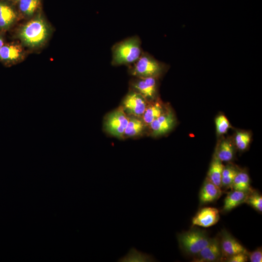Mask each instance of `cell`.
Segmentation results:
<instances>
[{
	"mask_svg": "<svg viewBox=\"0 0 262 262\" xmlns=\"http://www.w3.org/2000/svg\"><path fill=\"white\" fill-rule=\"evenodd\" d=\"M174 115L170 110L164 112L150 124L154 136L164 134L169 131L175 124Z\"/></svg>",
	"mask_w": 262,
	"mask_h": 262,
	"instance_id": "8fae6325",
	"label": "cell"
},
{
	"mask_svg": "<svg viewBox=\"0 0 262 262\" xmlns=\"http://www.w3.org/2000/svg\"><path fill=\"white\" fill-rule=\"evenodd\" d=\"M147 100L141 95L131 90L123 100V109L128 114L135 116L142 115L147 105Z\"/></svg>",
	"mask_w": 262,
	"mask_h": 262,
	"instance_id": "52a82bcc",
	"label": "cell"
},
{
	"mask_svg": "<svg viewBox=\"0 0 262 262\" xmlns=\"http://www.w3.org/2000/svg\"><path fill=\"white\" fill-rule=\"evenodd\" d=\"M247 252L235 254L227 258L225 260L228 262H246L248 260Z\"/></svg>",
	"mask_w": 262,
	"mask_h": 262,
	"instance_id": "4316f807",
	"label": "cell"
},
{
	"mask_svg": "<svg viewBox=\"0 0 262 262\" xmlns=\"http://www.w3.org/2000/svg\"><path fill=\"white\" fill-rule=\"evenodd\" d=\"M245 203L252 207L260 213L262 212V196L255 190H251L247 195Z\"/></svg>",
	"mask_w": 262,
	"mask_h": 262,
	"instance_id": "603a6c76",
	"label": "cell"
},
{
	"mask_svg": "<svg viewBox=\"0 0 262 262\" xmlns=\"http://www.w3.org/2000/svg\"><path fill=\"white\" fill-rule=\"evenodd\" d=\"M21 52V48L17 45L2 46L0 49V58L4 60H16Z\"/></svg>",
	"mask_w": 262,
	"mask_h": 262,
	"instance_id": "7402d4cb",
	"label": "cell"
},
{
	"mask_svg": "<svg viewBox=\"0 0 262 262\" xmlns=\"http://www.w3.org/2000/svg\"><path fill=\"white\" fill-rule=\"evenodd\" d=\"M131 90L141 95L147 100L154 98L157 90V78L135 77L130 83Z\"/></svg>",
	"mask_w": 262,
	"mask_h": 262,
	"instance_id": "8992f818",
	"label": "cell"
},
{
	"mask_svg": "<svg viewBox=\"0 0 262 262\" xmlns=\"http://www.w3.org/2000/svg\"><path fill=\"white\" fill-rule=\"evenodd\" d=\"M224 165L215 155L211 162L207 178L221 188L222 174Z\"/></svg>",
	"mask_w": 262,
	"mask_h": 262,
	"instance_id": "9a60e30c",
	"label": "cell"
},
{
	"mask_svg": "<svg viewBox=\"0 0 262 262\" xmlns=\"http://www.w3.org/2000/svg\"><path fill=\"white\" fill-rule=\"evenodd\" d=\"M153 256L149 254L137 250L135 247H131L124 256L120 258L117 262H154Z\"/></svg>",
	"mask_w": 262,
	"mask_h": 262,
	"instance_id": "5bb4252c",
	"label": "cell"
},
{
	"mask_svg": "<svg viewBox=\"0 0 262 262\" xmlns=\"http://www.w3.org/2000/svg\"><path fill=\"white\" fill-rule=\"evenodd\" d=\"M234 148L228 140H223L219 144L215 156L221 162L230 161L234 156Z\"/></svg>",
	"mask_w": 262,
	"mask_h": 262,
	"instance_id": "2e32d148",
	"label": "cell"
},
{
	"mask_svg": "<svg viewBox=\"0 0 262 262\" xmlns=\"http://www.w3.org/2000/svg\"><path fill=\"white\" fill-rule=\"evenodd\" d=\"M144 128L142 120L135 117L129 118L127 126L125 130L124 136L132 137L140 134Z\"/></svg>",
	"mask_w": 262,
	"mask_h": 262,
	"instance_id": "d6986e66",
	"label": "cell"
},
{
	"mask_svg": "<svg viewBox=\"0 0 262 262\" xmlns=\"http://www.w3.org/2000/svg\"><path fill=\"white\" fill-rule=\"evenodd\" d=\"M164 112L161 104L157 101L147 106L143 115L144 122L148 125Z\"/></svg>",
	"mask_w": 262,
	"mask_h": 262,
	"instance_id": "ac0fdd59",
	"label": "cell"
},
{
	"mask_svg": "<svg viewBox=\"0 0 262 262\" xmlns=\"http://www.w3.org/2000/svg\"><path fill=\"white\" fill-rule=\"evenodd\" d=\"M215 125L217 133L222 135L227 132L229 128V123L224 115H220L215 119Z\"/></svg>",
	"mask_w": 262,
	"mask_h": 262,
	"instance_id": "484cf974",
	"label": "cell"
},
{
	"mask_svg": "<svg viewBox=\"0 0 262 262\" xmlns=\"http://www.w3.org/2000/svg\"><path fill=\"white\" fill-rule=\"evenodd\" d=\"M239 170L232 165L224 166L221 179V189L231 188L233 180Z\"/></svg>",
	"mask_w": 262,
	"mask_h": 262,
	"instance_id": "ffe728a7",
	"label": "cell"
},
{
	"mask_svg": "<svg viewBox=\"0 0 262 262\" xmlns=\"http://www.w3.org/2000/svg\"><path fill=\"white\" fill-rule=\"evenodd\" d=\"M177 238L181 251L193 257L203 249L211 239L205 230L197 228L178 233Z\"/></svg>",
	"mask_w": 262,
	"mask_h": 262,
	"instance_id": "7a4b0ae2",
	"label": "cell"
},
{
	"mask_svg": "<svg viewBox=\"0 0 262 262\" xmlns=\"http://www.w3.org/2000/svg\"><path fill=\"white\" fill-rule=\"evenodd\" d=\"M223 259L241 252H246V249L228 231L224 229L219 238Z\"/></svg>",
	"mask_w": 262,
	"mask_h": 262,
	"instance_id": "9c48e42d",
	"label": "cell"
},
{
	"mask_svg": "<svg viewBox=\"0 0 262 262\" xmlns=\"http://www.w3.org/2000/svg\"><path fill=\"white\" fill-rule=\"evenodd\" d=\"M250 139V135L248 132H237L235 138L236 146L239 150H244L247 147Z\"/></svg>",
	"mask_w": 262,
	"mask_h": 262,
	"instance_id": "cb8c5ba5",
	"label": "cell"
},
{
	"mask_svg": "<svg viewBox=\"0 0 262 262\" xmlns=\"http://www.w3.org/2000/svg\"><path fill=\"white\" fill-rule=\"evenodd\" d=\"M129 118L124 109L119 108L107 115L104 122V128L111 135L123 138Z\"/></svg>",
	"mask_w": 262,
	"mask_h": 262,
	"instance_id": "5b68a950",
	"label": "cell"
},
{
	"mask_svg": "<svg viewBox=\"0 0 262 262\" xmlns=\"http://www.w3.org/2000/svg\"><path fill=\"white\" fill-rule=\"evenodd\" d=\"M3 45V41L2 39L0 38V49L1 48Z\"/></svg>",
	"mask_w": 262,
	"mask_h": 262,
	"instance_id": "f1b7e54d",
	"label": "cell"
},
{
	"mask_svg": "<svg viewBox=\"0 0 262 262\" xmlns=\"http://www.w3.org/2000/svg\"><path fill=\"white\" fill-rule=\"evenodd\" d=\"M250 192L232 189L228 194L225 198L222 211L224 213L229 212L245 203L247 196Z\"/></svg>",
	"mask_w": 262,
	"mask_h": 262,
	"instance_id": "4fadbf2b",
	"label": "cell"
},
{
	"mask_svg": "<svg viewBox=\"0 0 262 262\" xmlns=\"http://www.w3.org/2000/svg\"><path fill=\"white\" fill-rule=\"evenodd\" d=\"M15 17V13L10 7L0 3V27L5 28L8 26Z\"/></svg>",
	"mask_w": 262,
	"mask_h": 262,
	"instance_id": "44dd1931",
	"label": "cell"
},
{
	"mask_svg": "<svg viewBox=\"0 0 262 262\" xmlns=\"http://www.w3.org/2000/svg\"><path fill=\"white\" fill-rule=\"evenodd\" d=\"M219 218V212L217 209L204 207L199 210L193 217L192 224L193 226L207 228L216 224Z\"/></svg>",
	"mask_w": 262,
	"mask_h": 262,
	"instance_id": "30bf717a",
	"label": "cell"
},
{
	"mask_svg": "<svg viewBox=\"0 0 262 262\" xmlns=\"http://www.w3.org/2000/svg\"><path fill=\"white\" fill-rule=\"evenodd\" d=\"M39 2V0H19L20 10L26 15H32L38 6Z\"/></svg>",
	"mask_w": 262,
	"mask_h": 262,
	"instance_id": "d4e9b609",
	"label": "cell"
},
{
	"mask_svg": "<svg viewBox=\"0 0 262 262\" xmlns=\"http://www.w3.org/2000/svg\"><path fill=\"white\" fill-rule=\"evenodd\" d=\"M21 35L24 42L29 45H38L46 38L47 29L41 19L36 18L26 24L22 29Z\"/></svg>",
	"mask_w": 262,
	"mask_h": 262,
	"instance_id": "277c9868",
	"label": "cell"
},
{
	"mask_svg": "<svg viewBox=\"0 0 262 262\" xmlns=\"http://www.w3.org/2000/svg\"><path fill=\"white\" fill-rule=\"evenodd\" d=\"M247 254L248 259L251 262H262V250L261 247H259L251 252H247Z\"/></svg>",
	"mask_w": 262,
	"mask_h": 262,
	"instance_id": "83f0119b",
	"label": "cell"
},
{
	"mask_svg": "<svg viewBox=\"0 0 262 262\" xmlns=\"http://www.w3.org/2000/svg\"><path fill=\"white\" fill-rule=\"evenodd\" d=\"M223 260L219 238H211L208 244L194 256L193 262H214Z\"/></svg>",
	"mask_w": 262,
	"mask_h": 262,
	"instance_id": "ba28073f",
	"label": "cell"
},
{
	"mask_svg": "<svg viewBox=\"0 0 262 262\" xmlns=\"http://www.w3.org/2000/svg\"><path fill=\"white\" fill-rule=\"evenodd\" d=\"M231 188L233 190L246 192L252 190L248 174L245 171H239L233 180Z\"/></svg>",
	"mask_w": 262,
	"mask_h": 262,
	"instance_id": "e0dca14e",
	"label": "cell"
},
{
	"mask_svg": "<svg viewBox=\"0 0 262 262\" xmlns=\"http://www.w3.org/2000/svg\"><path fill=\"white\" fill-rule=\"evenodd\" d=\"M222 194V189L206 177L199 193L200 203L201 204H205L213 202L218 199Z\"/></svg>",
	"mask_w": 262,
	"mask_h": 262,
	"instance_id": "7c38bea8",
	"label": "cell"
},
{
	"mask_svg": "<svg viewBox=\"0 0 262 262\" xmlns=\"http://www.w3.org/2000/svg\"><path fill=\"white\" fill-rule=\"evenodd\" d=\"M111 64L114 66H130L135 62L143 52L141 40L137 35L126 38L112 48Z\"/></svg>",
	"mask_w": 262,
	"mask_h": 262,
	"instance_id": "6da1fadb",
	"label": "cell"
},
{
	"mask_svg": "<svg viewBox=\"0 0 262 262\" xmlns=\"http://www.w3.org/2000/svg\"><path fill=\"white\" fill-rule=\"evenodd\" d=\"M129 68L130 74L135 77L157 78L166 69L167 65L148 52L143 51L138 59Z\"/></svg>",
	"mask_w": 262,
	"mask_h": 262,
	"instance_id": "3957f363",
	"label": "cell"
}]
</instances>
